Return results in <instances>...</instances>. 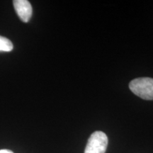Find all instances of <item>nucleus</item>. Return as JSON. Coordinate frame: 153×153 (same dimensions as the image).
Segmentation results:
<instances>
[{
	"label": "nucleus",
	"instance_id": "1",
	"mask_svg": "<svg viewBox=\"0 0 153 153\" xmlns=\"http://www.w3.org/2000/svg\"><path fill=\"white\" fill-rule=\"evenodd\" d=\"M132 92L145 100H153V78L140 77L129 84Z\"/></svg>",
	"mask_w": 153,
	"mask_h": 153
},
{
	"label": "nucleus",
	"instance_id": "2",
	"mask_svg": "<svg viewBox=\"0 0 153 153\" xmlns=\"http://www.w3.org/2000/svg\"><path fill=\"white\" fill-rule=\"evenodd\" d=\"M108 145V137L104 133L96 131L89 137L85 153H105Z\"/></svg>",
	"mask_w": 153,
	"mask_h": 153
},
{
	"label": "nucleus",
	"instance_id": "3",
	"mask_svg": "<svg viewBox=\"0 0 153 153\" xmlns=\"http://www.w3.org/2000/svg\"><path fill=\"white\" fill-rule=\"evenodd\" d=\"M16 14L23 22L27 23L32 16L31 4L27 0H14L13 1Z\"/></svg>",
	"mask_w": 153,
	"mask_h": 153
},
{
	"label": "nucleus",
	"instance_id": "4",
	"mask_svg": "<svg viewBox=\"0 0 153 153\" xmlns=\"http://www.w3.org/2000/svg\"><path fill=\"white\" fill-rule=\"evenodd\" d=\"M13 50V44L8 38L0 36V51L10 52Z\"/></svg>",
	"mask_w": 153,
	"mask_h": 153
},
{
	"label": "nucleus",
	"instance_id": "5",
	"mask_svg": "<svg viewBox=\"0 0 153 153\" xmlns=\"http://www.w3.org/2000/svg\"><path fill=\"white\" fill-rule=\"evenodd\" d=\"M0 153H14V152H11V150H0Z\"/></svg>",
	"mask_w": 153,
	"mask_h": 153
}]
</instances>
